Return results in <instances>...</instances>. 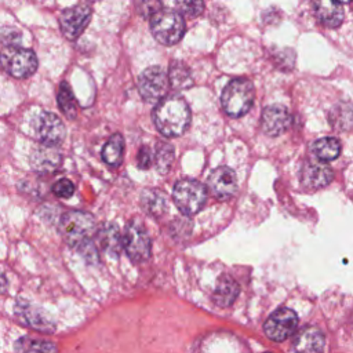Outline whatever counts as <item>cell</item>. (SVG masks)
I'll return each mask as SVG.
<instances>
[{
  "mask_svg": "<svg viewBox=\"0 0 353 353\" xmlns=\"http://www.w3.org/2000/svg\"><path fill=\"white\" fill-rule=\"evenodd\" d=\"M153 120L163 135L178 137L189 127L190 110L182 97L168 95L160 99L154 108Z\"/></svg>",
  "mask_w": 353,
  "mask_h": 353,
  "instance_id": "6da1fadb",
  "label": "cell"
},
{
  "mask_svg": "<svg viewBox=\"0 0 353 353\" xmlns=\"http://www.w3.org/2000/svg\"><path fill=\"white\" fill-rule=\"evenodd\" d=\"M255 98L254 84L248 79H233L230 80L222 91L221 103L223 110L232 117H240L245 114Z\"/></svg>",
  "mask_w": 353,
  "mask_h": 353,
  "instance_id": "7a4b0ae2",
  "label": "cell"
},
{
  "mask_svg": "<svg viewBox=\"0 0 353 353\" xmlns=\"http://www.w3.org/2000/svg\"><path fill=\"white\" fill-rule=\"evenodd\" d=\"M150 30L159 43L172 46L182 39L185 21L178 11L161 10L150 18Z\"/></svg>",
  "mask_w": 353,
  "mask_h": 353,
  "instance_id": "3957f363",
  "label": "cell"
},
{
  "mask_svg": "<svg viewBox=\"0 0 353 353\" xmlns=\"http://www.w3.org/2000/svg\"><path fill=\"white\" fill-rule=\"evenodd\" d=\"M95 221L91 214L84 211H69L63 214L59 222V233L74 248L90 240L94 233Z\"/></svg>",
  "mask_w": 353,
  "mask_h": 353,
  "instance_id": "277c9868",
  "label": "cell"
},
{
  "mask_svg": "<svg viewBox=\"0 0 353 353\" xmlns=\"http://www.w3.org/2000/svg\"><path fill=\"white\" fill-rule=\"evenodd\" d=\"M0 65L12 77L25 79L37 69V58L32 50L7 46L0 51Z\"/></svg>",
  "mask_w": 353,
  "mask_h": 353,
  "instance_id": "5b68a950",
  "label": "cell"
},
{
  "mask_svg": "<svg viewBox=\"0 0 353 353\" xmlns=\"http://www.w3.org/2000/svg\"><path fill=\"white\" fill-rule=\"evenodd\" d=\"M172 199L182 214L193 215L204 205L207 190L204 185L194 179H181L174 186Z\"/></svg>",
  "mask_w": 353,
  "mask_h": 353,
  "instance_id": "8992f818",
  "label": "cell"
},
{
  "mask_svg": "<svg viewBox=\"0 0 353 353\" xmlns=\"http://www.w3.org/2000/svg\"><path fill=\"white\" fill-rule=\"evenodd\" d=\"M123 248L137 262H143L150 256V239L141 222L131 221L127 223L123 234Z\"/></svg>",
  "mask_w": 353,
  "mask_h": 353,
  "instance_id": "52a82bcc",
  "label": "cell"
},
{
  "mask_svg": "<svg viewBox=\"0 0 353 353\" xmlns=\"http://www.w3.org/2000/svg\"><path fill=\"white\" fill-rule=\"evenodd\" d=\"M168 76L160 66H150L138 77V91L149 102L163 99L168 91Z\"/></svg>",
  "mask_w": 353,
  "mask_h": 353,
  "instance_id": "ba28073f",
  "label": "cell"
},
{
  "mask_svg": "<svg viewBox=\"0 0 353 353\" xmlns=\"http://www.w3.org/2000/svg\"><path fill=\"white\" fill-rule=\"evenodd\" d=\"M298 327V317L292 309L280 307L265 321L263 330L269 339L281 342L291 336Z\"/></svg>",
  "mask_w": 353,
  "mask_h": 353,
  "instance_id": "9c48e42d",
  "label": "cell"
},
{
  "mask_svg": "<svg viewBox=\"0 0 353 353\" xmlns=\"http://www.w3.org/2000/svg\"><path fill=\"white\" fill-rule=\"evenodd\" d=\"M91 15V7L85 4H76L65 8L59 15V26L63 36L69 40H76L87 28Z\"/></svg>",
  "mask_w": 353,
  "mask_h": 353,
  "instance_id": "30bf717a",
  "label": "cell"
},
{
  "mask_svg": "<svg viewBox=\"0 0 353 353\" xmlns=\"http://www.w3.org/2000/svg\"><path fill=\"white\" fill-rule=\"evenodd\" d=\"M15 316L25 325L41 332H52L55 328V323L47 312L25 301L15 302Z\"/></svg>",
  "mask_w": 353,
  "mask_h": 353,
  "instance_id": "8fae6325",
  "label": "cell"
},
{
  "mask_svg": "<svg viewBox=\"0 0 353 353\" xmlns=\"http://www.w3.org/2000/svg\"><path fill=\"white\" fill-rule=\"evenodd\" d=\"M36 135L43 145L55 146L65 138V125L54 113L43 112L36 120Z\"/></svg>",
  "mask_w": 353,
  "mask_h": 353,
  "instance_id": "7c38bea8",
  "label": "cell"
},
{
  "mask_svg": "<svg viewBox=\"0 0 353 353\" xmlns=\"http://www.w3.org/2000/svg\"><path fill=\"white\" fill-rule=\"evenodd\" d=\"M207 185L215 199L228 200L236 193L237 178L232 168L218 167L210 174Z\"/></svg>",
  "mask_w": 353,
  "mask_h": 353,
  "instance_id": "4fadbf2b",
  "label": "cell"
},
{
  "mask_svg": "<svg viewBox=\"0 0 353 353\" xmlns=\"http://www.w3.org/2000/svg\"><path fill=\"white\" fill-rule=\"evenodd\" d=\"M261 124L265 134L270 137H277L290 127L291 116L284 106L270 105L263 109Z\"/></svg>",
  "mask_w": 353,
  "mask_h": 353,
  "instance_id": "5bb4252c",
  "label": "cell"
},
{
  "mask_svg": "<svg viewBox=\"0 0 353 353\" xmlns=\"http://www.w3.org/2000/svg\"><path fill=\"white\" fill-rule=\"evenodd\" d=\"M312 8L317 21L328 28H336L343 21L342 3L336 0H313Z\"/></svg>",
  "mask_w": 353,
  "mask_h": 353,
  "instance_id": "9a60e30c",
  "label": "cell"
},
{
  "mask_svg": "<svg viewBox=\"0 0 353 353\" xmlns=\"http://www.w3.org/2000/svg\"><path fill=\"white\" fill-rule=\"evenodd\" d=\"M61 164V153L51 145H41L30 154V165L37 172H52Z\"/></svg>",
  "mask_w": 353,
  "mask_h": 353,
  "instance_id": "2e32d148",
  "label": "cell"
},
{
  "mask_svg": "<svg viewBox=\"0 0 353 353\" xmlns=\"http://www.w3.org/2000/svg\"><path fill=\"white\" fill-rule=\"evenodd\" d=\"M325 343L324 334L317 327L302 328L294 341L296 353H323Z\"/></svg>",
  "mask_w": 353,
  "mask_h": 353,
  "instance_id": "e0dca14e",
  "label": "cell"
},
{
  "mask_svg": "<svg viewBox=\"0 0 353 353\" xmlns=\"http://www.w3.org/2000/svg\"><path fill=\"white\" fill-rule=\"evenodd\" d=\"M334 176L332 170L320 161L307 163L302 171V181L309 188H323L331 182Z\"/></svg>",
  "mask_w": 353,
  "mask_h": 353,
  "instance_id": "ac0fdd59",
  "label": "cell"
},
{
  "mask_svg": "<svg viewBox=\"0 0 353 353\" xmlns=\"http://www.w3.org/2000/svg\"><path fill=\"white\" fill-rule=\"evenodd\" d=\"M237 295H239V284L236 283V280L232 279L230 276H222L218 280V284L214 290L212 299L218 306L226 307L234 302Z\"/></svg>",
  "mask_w": 353,
  "mask_h": 353,
  "instance_id": "d6986e66",
  "label": "cell"
},
{
  "mask_svg": "<svg viewBox=\"0 0 353 353\" xmlns=\"http://www.w3.org/2000/svg\"><path fill=\"white\" fill-rule=\"evenodd\" d=\"M98 240L102 248L110 255H119L123 248V236L113 223H105L98 230Z\"/></svg>",
  "mask_w": 353,
  "mask_h": 353,
  "instance_id": "ffe728a7",
  "label": "cell"
},
{
  "mask_svg": "<svg viewBox=\"0 0 353 353\" xmlns=\"http://www.w3.org/2000/svg\"><path fill=\"white\" fill-rule=\"evenodd\" d=\"M168 80L171 88L175 91H182V90H189L193 85V79L189 68L181 62V61H174L170 65V73H168Z\"/></svg>",
  "mask_w": 353,
  "mask_h": 353,
  "instance_id": "44dd1931",
  "label": "cell"
},
{
  "mask_svg": "<svg viewBox=\"0 0 353 353\" xmlns=\"http://www.w3.org/2000/svg\"><path fill=\"white\" fill-rule=\"evenodd\" d=\"M313 153L320 161H331L341 153V143L336 138L324 137L313 143Z\"/></svg>",
  "mask_w": 353,
  "mask_h": 353,
  "instance_id": "7402d4cb",
  "label": "cell"
},
{
  "mask_svg": "<svg viewBox=\"0 0 353 353\" xmlns=\"http://www.w3.org/2000/svg\"><path fill=\"white\" fill-rule=\"evenodd\" d=\"M141 203L143 210L149 214H153L154 216H160L167 210V199L164 193L156 189L145 190Z\"/></svg>",
  "mask_w": 353,
  "mask_h": 353,
  "instance_id": "603a6c76",
  "label": "cell"
},
{
  "mask_svg": "<svg viewBox=\"0 0 353 353\" xmlns=\"http://www.w3.org/2000/svg\"><path fill=\"white\" fill-rule=\"evenodd\" d=\"M18 353H57V345L48 341L23 336L15 342Z\"/></svg>",
  "mask_w": 353,
  "mask_h": 353,
  "instance_id": "cb8c5ba5",
  "label": "cell"
},
{
  "mask_svg": "<svg viewBox=\"0 0 353 353\" xmlns=\"http://www.w3.org/2000/svg\"><path fill=\"white\" fill-rule=\"evenodd\" d=\"M124 139L120 134H113L102 149V159L109 165H119L123 159Z\"/></svg>",
  "mask_w": 353,
  "mask_h": 353,
  "instance_id": "d4e9b609",
  "label": "cell"
},
{
  "mask_svg": "<svg viewBox=\"0 0 353 353\" xmlns=\"http://www.w3.org/2000/svg\"><path fill=\"white\" fill-rule=\"evenodd\" d=\"M58 105L59 109L62 110V113L68 117V119H74L77 114V109H76V101H74V95L69 87V84L66 81H62L59 85V91H58Z\"/></svg>",
  "mask_w": 353,
  "mask_h": 353,
  "instance_id": "484cf974",
  "label": "cell"
},
{
  "mask_svg": "<svg viewBox=\"0 0 353 353\" xmlns=\"http://www.w3.org/2000/svg\"><path fill=\"white\" fill-rule=\"evenodd\" d=\"M174 160V148L167 143V142H159L156 148V154H154V163L156 168L160 174H165Z\"/></svg>",
  "mask_w": 353,
  "mask_h": 353,
  "instance_id": "4316f807",
  "label": "cell"
},
{
  "mask_svg": "<svg viewBox=\"0 0 353 353\" xmlns=\"http://www.w3.org/2000/svg\"><path fill=\"white\" fill-rule=\"evenodd\" d=\"M175 7L181 15L194 18L204 10L203 0H175Z\"/></svg>",
  "mask_w": 353,
  "mask_h": 353,
  "instance_id": "83f0119b",
  "label": "cell"
},
{
  "mask_svg": "<svg viewBox=\"0 0 353 353\" xmlns=\"http://www.w3.org/2000/svg\"><path fill=\"white\" fill-rule=\"evenodd\" d=\"M135 7L139 15L143 18H152L154 14L161 11L163 0H135Z\"/></svg>",
  "mask_w": 353,
  "mask_h": 353,
  "instance_id": "f1b7e54d",
  "label": "cell"
},
{
  "mask_svg": "<svg viewBox=\"0 0 353 353\" xmlns=\"http://www.w3.org/2000/svg\"><path fill=\"white\" fill-rule=\"evenodd\" d=\"M52 192L58 196V197H63V199H68V197H72L73 193H74V185L72 181L66 179V178H62V179H58L54 185H52Z\"/></svg>",
  "mask_w": 353,
  "mask_h": 353,
  "instance_id": "f546056e",
  "label": "cell"
},
{
  "mask_svg": "<svg viewBox=\"0 0 353 353\" xmlns=\"http://www.w3.org/2000/svg\"><path fill=\"white\" fill-rule=\"evenodd\" d=\"M0 40L7 46H18L21 41V32L15 28H3L0 30Z\"/></svg>",
  "mask_w": 353,
  "mask_h": 353,
  "instance_id": "4dcf8cb0",
  "label": "cell"
},
{
  "mask_svg": "<svg viewBox=\"0 0 353 353\" xmlns=\"http://www.w3.org/2000/svg\"><path fill=\"white\" fill-rule=\"evenodd\" d=\"M77 251L87 259V261H91V262H97L98 259V254H97V250H95V245L87 240L84 243H81L80 245L76 247Z\"/></svg>",
  "mask_w": 353,
  "mask_h": 353,
  "instance_id": "1f68e13d",
  "label": "cell"
},
{
  "mask_svg": "<svg viewBox=\"0 0 353 353\" xmlns=\"http://www.w3.org/2000/svg\"><path fill=\"white\" fill-rule=\"evenodd\" d=\"M137 163H138V167L142 168V170L149 168V165H150V163H152V154H150V150H149L148 146H142V148L138 150Z\"/></svg>",
  "mask_w": 353,
  "mask_h": 353,
  "instance_id": "d6a6232c",
  "label": "cell"
},
{
  "mask_svg": "<svg viewBox=\"0 0 353 353\" xmlns=\"http://www.w3.org/2000/svg\"><path fill=\"white\" fill-rule=\"evenodd\" d=\"M7 290V279L6 276L0 272V292H4Z\"/></svg>",
  "mask_w": 353,
  "mask_h": 353,
  "instance_id": "836d02e7",
  "label": "cell"
},
{
  "mask_svg": "<svg viewBox=\"0 0 353 353\" xmlns=\"http://www.w3.org/2000/svg\"><path fill=\"white\" fill-rule=\"evenodd\" d=\"M336 1H339V3H350L352 0H336Z\"/></svg>",
  "mask_w": 353,
  "mask_h": 353,
  "instance_id": "e575fe53",
  "label": "cell"
},
{
  "mask_svg": "<svg viewBox=\"0 0 353 353\" xmlns=\"http://www.w3.org/2000/svg\"><path fill=\"white\" fill-rule=\"evenodd\" d=\"M90 1H98V0H90Z\"/></svg>",
  "mask_w": 353,
  "mask_h": 353,
  "instance_id": "d590c367",
  "label": "cell"
}]
</instances>
